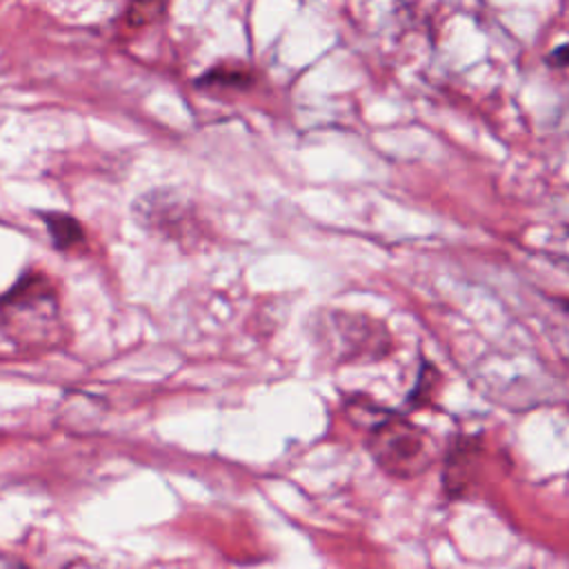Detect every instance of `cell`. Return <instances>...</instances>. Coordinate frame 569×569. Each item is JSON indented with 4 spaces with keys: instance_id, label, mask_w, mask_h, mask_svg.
<instances>
[{
    "instance_id": "1",
    "label": "cell",
    "mask_w": 569,
    "mask_h": 569,
    "mask_svg": "<svg viewBox=\"0 0 569 569\" xmlns=\"http://www.w3.org/2000/svg\"><path fill=\"white\" fill-rule=\"evenodd\" d=\"M7 331L24 345H51L60 338V307L44 278L24 276L0 298Z\"/></svg>"
},
{
    "instance_id": "2",
    "label": "cell",
    "mask_w": 569,
    "mask_h": 569,
    "mask_svg": "<svg viewBox=\"0 0 569 569\" xmlns=\"http://www.w3.org/2000/svg\"><path fill=\"white\" fill-rule=\"evenodd\" d=\"M367 447L376 465L393 478L420 476L436 456L431 436L405 418L378 420L369 431Z\"/></svg>"
},
{
    "instance_id": "3",
    "label": "cell",
    "mask_w": 569,
    "mask_h": 569,
    "mask_svg": "<svg viewBox=\"0 0 569 569\" xmlns=\"http://www.w3.org/2000/svg\"><path fill=\"white\" fill-rule=\"evenodd\" d=\"M136 213L140 224L153 233H164L169 240L184 242L196 233L193 211L171 191H151L142 196L136 204Z\"/></svg>"
},
{
    "instance_id": "4",
    "label": "cell",
    "mask_w": 569,
    "mask_h": 569,
    "mask_svg": "<svg viewBox=\"0 0 569 569\" xmlns=\"http://www.w3.org/2000/svg\"><path fill=\"white\" fill-rule=\"evenodd\" d=\"M42 220L58 249H71L84 240L80 222L67 213H42Z\"/></svg>"
},
{
    "instance_id": "5",
    "label": "cell",
    "mask_w": 569,
    "mask_h": 569,
    "mask_svg": "<svg viewBox=\"0 0 569 569\" xmlns=\"http://www.w3.org/2000/svg\"><path fill=\"white\" fill-rule=\"evenodd\" d=\"M164 9V0H131L129 11H127V20L133 27L147 24L151 20H156Z\"/></svg>"
},
{
    "instance_id": "6",
    "label": "cell",
    "mask_w": 569,
    "mask_h": 569,
    "mask_svg": "<svg viewBox=\"0 0 569 569\" xmlns=\"http://www.w3.org/2000/svg\"><path fill=\"white\" fill-rule=\"evenodd\" d=\"M200 84H224V87H247L251 84V78L244 71H229V69H213L204 78H200Z\"/></svg>"
},
{
    "instance_id": "7",
    "label": "cell",
    "mask_w": 569,
    "mask_h": 569,
    "mask_svg": "<svg viewBox=\"0 0 569 569\" xmlns=\"http://www.w3.org/2000/svg\"><path fill=\"white\" fill-rule=\"evenodd\" d=\"M551 60H553V64H558V67H567V64H569V44L558 47V49L551 53Z\"/></svg>"
}]
</instances>
